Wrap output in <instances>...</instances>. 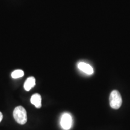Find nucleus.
I'll list each match as a JSON object with an SVG mask.
<instances>
[{
  "label": "nucleus",
  "instance_id": "obj_1",
  "mask_svg": "<svg viewBox=\"0 0 130 130\" xmlns=\"http://www.w3.org/2000/svg\"><path fill=\"white\" fill-rule=\"evenodd\" d=\"M13 117L19 124L24 125L27 121V111L22 106H18L14 108L13 111Z\"/></svg>",
  "mask_w": 130,
  "mask_h": 130
},
{
  "label": "nucleus",
  "instance_id": "obj_2",
  "mask_svg": "<svg viewBox=\"0 0 130 130\" xmlns=\"http://www.w3.org/2000/svg\"><path fill=\"white\" fill-rule=\"evenodd\" d=\"M122 100L121 94L118 90H113L110 95V105L112 108L118 110L121 107Z\"/></svg>",
  "mask_w": 130,
  "mask_h": 130
},
{
  "label": "nucleus",
  "instance_id": "obj_3",
  "mask_svg": "<svg viewBox=\"0 0 130 130\" xmlns=\"http://www.w3.org/2000/svg\"><path fill=\"white\" fill-rule=\"evenodd\" d=\"M60 124L61 127L64 130H69L72 127V118L69 113L63 114L61 116Z\"/></svg>",
  "mask_w": 130,
  "mask_h": 130
},
{
  "label": "nucleus",
  "instance_id": "obj_4",
  "mask_svg": "<svg viewBox=\"0 0 130 130\" xmlns=\"http://www.w3.org/2000/svg\"><path fill=\"white\" fill-rule=\"evenodd\" d=\"M78 68L81 71L87 75H92L93 74V69L90 64L84 62H79L78 64Z\"/></svg>",
  "mask_w": 130,
  "mask_h": 130
},
{
  "label": "nucleus",
  "instance_id": "obj_5",
  "mask_svg": "<svg viewBox=\"0 0 130 130\" xmlns=\"http://www.w3.org/2000/svg\"><path fill=\"white\" fill-rule=\"evenodd\" d=\"M31 102L37 108H40L42 106V98L39 94L35 93L31 98Z\"/></svg>",
  "mask_w": 130,
  "mask_h": 130
},
{
  "label": "nucleus",
  "instance_id": "obj_6",
  "mask_svg": "<svg viewBox=\"0 0 130 130\" xmlns=\"http://www.w3.org/2000/svg\"><path fill=\"white\" fill-rule=\"evenodd\" d=\"M36 84V80L35 78L34 77H29L27 79V80L25 81V83H24V89L26 91H30L34 86H35Z\"/></svg>",
  "mask_w": 130,
  "mask_h": 130
},
{
  "label": "nucleus",
  "instance_id": "obj_7",
  "mask_svg": "<svg viewBox=\"0 0 130 130\" xmlns=\"http://www.w3.org/2000/svg\"><path fill=\"white\" fill-rule=\"evenodd\" d=\"M24 75V71L20 69L15 70V71H14L12 73V77L13 78H14V79L19 78L23 77Z\"/></svg>",
  "mask_w": 130,
  "mask_h": 130
},
{
  "label": "nucleus",
  "instance_id": "obj_8",
  "mask_svg": "<svg viewBox=\"0 0 130 130\" xmlns=\"http://www.w3.org/2000/svg\"><path fill=\"white\" fill-rule=\"evenodd\" d=\"M3 114L1 113V112H0V122H1V121H2V119H3Z\"/></svg>",
  "mask_w": 130,
  "mask_h": 130
}]
</instances>
